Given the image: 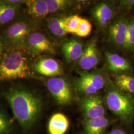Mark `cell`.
<instances>
[{"instance_id": "1", "label": "cell", "mask_w": 134, "mask_h": 134, "mask_svg": "<svg viewBox=\"0 0 134 134\" xmlns=\"http://www.w3.org/2000/svg\"><path fill=\"white\" fill-rule=\"evenodd\" d=\"M4 96L21 128L25 131L32 128L42 108V101L38 96L20 87L10 88L4 92Z\"/></svg>"}, {"instance_id": "2", "label": "cell", "mask_w": 134, "mask_h": 134, "mask_svg": "<svg viewBox=\"0 0 134 134\" xmlns=\"http://www.w3.org/2000/svg\"><path fill=\"white\" fill-rule=\"evenodd\" d=\"M29 55L21 48L5 49L0 54V81L31 77Z\"/></svg>"}, {"instance_id": "3", "label": "cell", "mask_w": 134, "mask_h": 134, "mask_svg": "<svg viewBox=\"0 0 134 134\" xmlns=\"http://www.w3.org/2000/svg\"><path fill=\"white\" fill-rule=\"evenodd\" d=\"M37 27L35 20L20 18L14 20L3 31L2 38L5 45L14 48H23L24 41L29 34Z\"/></svg>"}, {"instance_id": "4", "label": "cell", "mask_w": 134, "mask_h": 134, "mask_svg": "<svg viewBox=\"0 0 134 134\" xmlns=\"http://www.w3.org/2000/svg\"><path fill=\"white\" fill-rule=\"evenodd\" d=\"M106 102L113 113L124 121L134 116V100L130 94L112 88L107 93Z\"/></svg>"}, {"instance_id": "5", "label": "cell", "mask_w": 134, "mask_h": 134, "mask_svg": "<svg viewBox=\"0 0 134 134\" xmlns=\"http://www.w3.org/2000/svg\"><path fill=\"white\" fill-rule=\"evenodd\" d=\"M23 49L31 56H36L41 53H56L53 44L41 32L34 31L26 38Z\"/></svg>"}, {"instance_id": "6", "label": "cell", "mask_w": 134, "mask_h": 134, "mask_svg": "<svg viewBox=\"0 0 134 134\" xmlns=\"http://www.w3.org/2000/svg\"><path fill=\"white\" fill-rule=\"evenodd\" d=\"M48 91L60 105L69 104L72 101V92L67 80L63 77H54L46 81Z\"/></svg>"}, {"instance_id": "7", "label": "cell", "mask_w": 134, "mask_h": 134, "mask_svg": "<svg viewBox=\"0 0 134 134\" xmlns=\"http://www.w3.org/2000/svg\"><path fill=\"white\" fill-rule=\"evenodd\" d=\"M128 19L120 16L114 20L109 26V35L113 44L117 48L125 50Z\"/></svg>"}, {"instance_id": "8", "label": "cell", "mask_w": 134, "mask_h": 134, "mask_svg": "<svg viewBox=\"0 0 134 134\" xmlns=\"http://www.w3.org/2000/svg\"><path fill=\"white\" fill-rule=\"evenodd\" d=\"M81 106L84 114L88 119L104 117L105 108L100 98L97 96H88L81 101Z\"/></svg>"}, {"instance_id": "9", "label": "cell", "mask_w": 134, "mask_h": 134, "mask_svg": "<svg viewBox=\"0 0 134 134\" xmlns=\"http://www.w3.org/2000/svg\"><path fill=\"white\" fill-rule=\"evenodd\" d=\"M33 68L39 74L51 77H57L63 74L61 65L56 60L50 58L39 59L34 64Z\"/></svg>"}, {"instance_id": "10", "label": "cell", "mask_w": 134, "mask_h": 134, "mask_svg": "<svg viewBox=\"0 0 134 134\" xmlns=\"http://www.w3.org/2000/svg\"><path fill=\"white\" fill-rule=\"evenodd\" d=\"M91 15L96 24L101 28L110 25L115 16V11L106 3H100L96 5L91 10Z\"/></svg>"}, {"instance_id": "11", "label": "cell", "mask_w": 134, "mask_h": 134, "mask_svg": "<svg viewBox=\"0 0 134 134\" xmlns=\"http://www.w3.org/2000/svg\"><path fill=\"white\" fill-rule=\"evenodd\" d=\"M99 53L95 39L91 40L86 45L81 58L78 61L79 66L84 71L94 68L99 62Z\"/></svg>"}, {"instance_id": "12", "label": "cell", "mask_w": 134, "mask_h": 134, "mask_svg": "<svg viewBox=\"0 0 134 134\" xmlns=\"http://www.w3.org/2000/svg\"><path fill=\"white\" fill-rule=\"evenodd\" d=\"M83 45L78 39L72 38L64 42L61 50L68 63L79 61L84 51Z\"/></svg>"}, {"instance_id": "13", "label": "cell", "mask_w": 134, "mask_h": 134, "mask_svg": "<svg viewBox=\"0 0 134 134\" xmlns=\"http://www.w3.org/2000/svg\"><path fill=\"white\" fill-rule=\"evenodd\" d=\"M105 57L110 71L118 74H130L133 69L129 62L125 58L116 53L106 52Z\"/></svg>"}, {"instance_id": "14", "label": "cell", "mask_w": 134, "mask_h": 134, "mask_svg": "<svg viewBox=\"0 0 134 134\" xmlns=\"http://www.w3.org/2000/svg\"><path fill=\"white\" fill-rule=\"evenodd\" d=\"M26 10L32 19H41L49 13L46 0H29L25 3Z\"/></svg>"}, {"instance_id": "15", "label": "cell", "mask_w": 134, "mask_h": 134, "mask_svg": "<svg viewBox=\"0 0 134 134\" xmlns=\"http://www.w3.org/2000/svg\"><path fill=\"white\" fill-rule=\"evenodd\" d=\"M66 17L62 15H52L48 18L46 24L49 31L55 37L62 38L67 35L66 27Z\"/></svg>"}, {"instance_id": "16", "label": "cell", "mask_w": 134, "mask_h": 134, "mask_svg": "<svg viewBox=\"0 0 134 134\" xmlns=\"http://www.w3.org/2000/svg\"><path fill=\"white\" fill-rule=\"evenodd\" d=\"M69 127V121L61 113L52 116L48 124V131L50 134H64Z\"/></svg>"}, {"instance_id": "17", "label": "cell", "mask_w": 134, "mask_h": 134, "mask_svg": "<svg viewBox=\"0 0 134 134\" xmlns=\"http://www.w3.org/2000/svg\"><path fill=\"white\" fill-rule=\"evenodd\" d=\"M114 80L120 91L134 94V76L129 74H118L115 75Z\"/></svg>"}, {"instance_id": "18", "label": "cell", "mask_w": 134, "mask_h": 134, "mask_svg": "<svg viewBox=\"0 0 134 134\" xmlns=\"http://www.w3.org/2000/svg\"><path fill=\"white\" fill-rule=\"evenodd\" d=\"M108 124V120L105 117L88 119L85 124L86 134H102Z\"/></svg>"}, {"instance_id": "19", "label": "cell", "mask_w": 134, "mask_h": 134, "mask_svg": "<svg viewBox=\"0 0 134 134\" xmlns=\"http://www.w3.org/2000/svg\"><path fill=\"white\" fill-rule=\"evenodd\" d=\"M79 79L97 91L103 88L105 85L103 77L100 74L96 72H83L80 73Z\"/></svg>"}, {"instance_id": "20", "label": "cell", "mask_w": 134, "mask_h": 134, "mask_svg": "<svg viewBox=\"0 0 134 134\" xmlns=\"http://www.w3.org/2000/svg\"><path fill=\"white\" fill-rule=\"evenodd\" d=\"M20 4H7L0 2V25L13 20L18 13Z\"/></svg>"}, {"instance_id": "21", "label": "cell", "mask_w": 134, "mask_h": 134, "mask_svg": "<svg viewBox=\"0 0 134 134\" xmlns=\"http://www.w3.org/2000/svg\"><path fill=\"white\" fill-rule=\"evenodd\" d=\"M49 13L65 12L72 6V2L67 0H46Z\"/></svg>"}, {"instance_id": "22", "label": "cell", "mask_w": 134, "mask_h": 134, "mask_svg": "<svg viewBox=\"0 0 134 134\" xmlns=\"http://www.w3.org/2000/svg\"><path fill=\"white\" fill-rule=\"evenodd\" d=\"M12 130L13 124L10 117L0 108V134H10Z\"/></svg>"}, {"instance_id": "23", "label": "cell", "mask_w": 134, "mask_h": 134, "mask_svg": "<svg viewBox=\"0 0 134 134\" xmlns=\"http://www.w3.org/2000/svg\"><path fill=\"white\" fill-rule=\"evenodd\" d=\"M125 50L127 51L134 50V16L128 19Z\"/></svg>"}, {"instance_id": "24", "label": "cell", "mask_w": 134, "mask_h": 134, "mask_svg": "<svg viewBox=\"0 0 134 134\" xmlns=\"http://www.w3.org/2000/svg\"><path fill=\"white\" fill-rule=\"evenodd\" d=\"M81 18L77 15L66 17V27L67 34H76Z\"/></svg>"}, {"instance_id": "25", "label": "cell", "mask_w": 134, "mask_h": 134, "mask_svg": "<svg viewBox=\"0 0 134 134\" xmlns=\"http://www.w3.org/2000/svg\"><path fill=\"white\" fill-rule=\"evenodd\" d=\"M91 29L92 25L90 21L81 18L76 34L80 37H86L91 34Z\"/></svg>"}, {"instance_id": "26", "label": "cell", "mask_w": 134, "mask_h": 134, "mask_svg": "<svg viewBox=\"0 0 134 134\" xmlns=\"http://www.w3.org/2000/svg\"><path fill=\"white\" fill-rule=\"evenodd\" d=\"M118 8L124 11L134 10V0H122L119 2Z\"/></svg>"}, {"instance_id": "27", "label": "cell", "mask_w": 134, "mask_h": 134, "mask_svg": "<svg viewBox=\"0 0 134 134\" xmlns=\"http://www.w3.org/2000/svg\"><path fill=\"white\" fill-rule=\"evenodd\" d=\"M26 1H19V0H6V1H0L1 3L7 4H11V5H15V4H21V3H25Z\"/></svg>"}, {"instance_id": "28", "label": "cell", "mask_w": 134, "mask_h": 134, "mask_svg": "<svg viewBox=\"0 0 134 134\" xmlns=\"http://www.w3.org/2000/svg\"><path fill=\"white\" fill-rule=\"evenodd\" d=\"M110 134H126L124 132L120 129H115L112 131Z\"/></svg>"}, {"instance_id": "29", "label": "cell", "mask_w": 134, "mask_h": 134, "mask_svg": "<svg viewBox=\"0 0 134 134\" xmlns=\"http://www.w3.org/2000/svg\"><path fill=\"white\" fill-rule=\"evenodd\" d=\"M5 44L3 42L2 40L0 39V54L5 50Z\"/></svg>"}, {"instance_id": "30", "label": "cell", "mask_w": 134, "mask_h": 134, "mask_svg": "<svg viewBox=\"0 0 134 134\" xmlns=\"http://www.w3.org/2000/svg\"></svg>"}]
</instances>
